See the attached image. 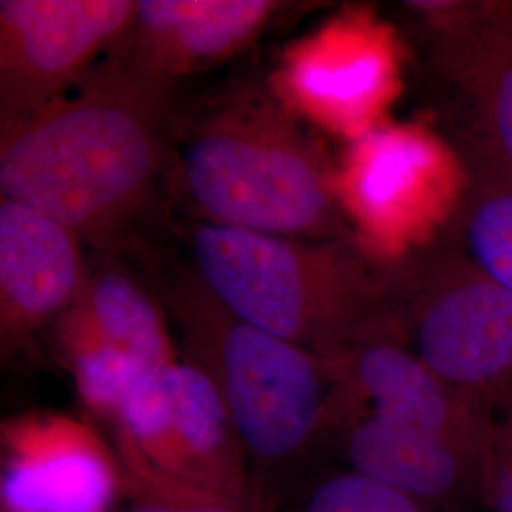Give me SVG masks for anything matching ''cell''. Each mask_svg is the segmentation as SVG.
I'll use <instances>...</instances> for the list:
<instances>
[{
	"label": "cell",
	"instance_id": "cell-9",
	"mask_svg": "<svg viewBox=\"0 0 512 512\" xmlns=\"http://www.w3.org/2000/svg\"><path fill=\"white\" fill-rule=\"evenodd\" d=\"M458 165L416 129L366 135L349 165L348 194L366 228L385 241L418 236L458 200Z\"/></svg>",
	"mask_w": 512,
	"mask_h": 512
},
{
	"label": "cell",
	"instance_id": "cell-20",
	"mask_svg": "<svg viewBox=\"0 0 512 512\" xmlns=\"http://www.w3.org/2000/svg\"><path fill=\"white\" fill-rule=\"evenodd\" d=\"M482 499L492 512H512V393L494 404Z\"/></svg>",
	"mask_w": 512,
	"mask_h": 512
},
{
	"label": "cell",
	"instance_id": "cell-10",
	"mask_svg": "<svg viewBox=\"0 0 512 512\" xmlns=\"http://www.w3.org/2000/svg\"><path fill=\"white\" fill-rule=\"evenodd\" d=\"M488 442L458 439L406 421L368 414L349 429V469L423 499L469 509L484 503Z\"/></svg>",
	"mask_w": 512,
	"mask_h": 512
},
{
	"label": "cell",
	"instance_id": "cell-8",
	"mask_svg": "<svg viewBox=\"0 0 512 512\" xmlns=\"http://www.w3.org/2000/svg\"><path fill=\"white\" fill-rule=\"evenodd\" d=\"M416 355L446 384L495 404L512 393V293L473 272L421 308Z\"/></svg>",
	"mask_w": 512,
	"mask_h": 512
},
{
	"label": "cell",
	"instance_id": "cell-3",
	"mask_svg": "<svg viewBox=\"0 0 512 512\" xmlns=\"http://www.w3.org/2000/svg\"><path fill=\"white\" fill-rule=\"evenodd\" d=\"M183 169L215 224L279 238L329 224L332 196L321 167L281 131L219 122L190 141Z\"/></svg>",
	"mask_w": 512,
	"mask_h": 512
},
{
	"label": "cell",
	"instance_id": "cell-17",
	"mask_svg": "<svg viewBox=\"0 0 512 512\" xmlns=\"http://www.w3.org/2000/svg\"><path fill=\"white\" fill-rule=\"evenodd\" d=\"M463 239L476 270L512 293V181L476 192L467 209Z\"/></svg>",
	"mask_w": 512,
	"mask_h": 512
},
{
	"label": "cell",
	"instance_id": "cell-14",
	"mask_svg": "<svg viewBox=\"0 0 512 512\" xmlns=\"http://www.w3.org/2000/svg\"><path fill=\"white\" fill-rule=\"evenodd\" d=\"M76 344L122 349L150 370L177 363L160 313L122 275H105L95 283L84 319L67 332V348Z\"/></svg>",
	"mask_w": 512,
	"mask_h": 512
},
{
	"label": "cell",
	"instance_id": "cell-2",
	"mask_svg": "<svg viewBox=\"0 0 512 512\" xmlns=\"http://www.w3.org/2000/svg\"><path fill=\"white\" fill-rule=\"evenodd\" d=\"M194 256L209 289L241 323L327 359L357 319V298L329 256L291 239L203 224Z\"/></svg>",
	"mask_w": 512,
	"mask_h": 512
},
{
	"label": "cell",
	"instance_id": "cell-21",
	"mask_svg": "<svg viewBox=\"0 0 512 512\" xmlns=\"http://www.w3.org/2000/svg\"><path fill=\"white\" fill-rule=\"evenodd\" d=\"M486 88V118L499 154L512 171V61L495 65Z\"/></svg>",
	"mask_w": 512,
	"mask_h": 512
},
{
	"label": "cell",
	"instance_id": "cell-19",
	"mask_svg": "<svg viewBox=\"0 0 512 512\" xmlns=\"http://www.w3.org/2000/svg\"><path fill=\"white\" fill-rule=\"evenodd\" d=\"M67 349L84 403L97 414L116 420L129 387L150 368L126 351L105 344H76Z\"/></svg>",
	"mask_w": 512,
	"mask_h": 512
},
{
	"label": "cell",
	"instance_id": "cell-1",
	"mask_svg": "<svg viewBox=\"0 0 512 512\" xmlns=\"http://www.w3.org/2000/svg\"><path fill=\"white\" fill-rule=\"evenodd\" d=\"M156 164L152 129L129 103L103 95L52 99L8 118L0 190L4 200L78 232L128 211Z\"/></svg>",
	"mask_w": 512,
	"mask_h": 512
},
{
	"label": "cell",
	"instance_id": "cell-12",
	"mask_svg": "<svg viewBox=\"0 0 512 512\" xmlns=\"http://www.w3.org/2000/svg\"><path fill=\"white\" fill-rule=\"evenodd\" d=\"M351 384L370 414L406 421L458 439L488 442L494 404L446 384L412 351L370 344L351 365Z\"/></svg>",
	"mask_w": 512,
	"mask_h": 512
},
{
	"label": "cell",
	"instance_id": "cell-11",
	"mask_svg": "<svg viewBox=\"0 0 512 512\" xmlns=\"http://www.w3.org/2000/svg\"><path fill=\"white\" fill-rule=\"evenodd\" d=\"M71 228L21 203H0V293L4 330H23L63 310L80 285Z\"/></svg>",
	"mask_w": 512,
	"mask_h": 512
},
{
	"label": "cell",
	"instance_id": "cell-6",
	"mask_svg": "<svg viewBox=\"0 0 512 512\" xmlns=\"http://www.w3.org/2000/svg\"><path fill=\"white\" fill-rule=\"evenodd\" d=\"M128 0H2V99L10 118L46 105L137 19Z\"/></svg>",
	"mask_w": 512,
	"mask_h": 512
},
{
	"label": "cell",
	"instance_id": "cell-16",
	"mask_svg": "<svg viewBox=\"0 0 512 512\" xmlns=\"http://www.w3.org/2000/svg\"><path fill=\"white\" fill-rule=\"evenodd\" d=\"M116 454L124 478L122 512H258L253 501H241L165 475L118 431Z\"/></svg>",
	"mask_w": 512,
	"mask_h": 512
},
{
	"label": "cell",
	"instance_id": "cell-4",
	"mask_svg": "<svg viewBox=\"0 0 512 512\" xmlns=\"http://www.w3.org/2000/svg\"><path fill=\"white\" fill-rule=\"evenodd\" d=\"M114 421L165 475L253 501L247 450L219 387L200 366L173 363L143 372Z\"/></svg>",
	"mask_w": 512,
	"mask_h": 512
},
{
	"label": "cell",
	"instance_id": "cell-5",
	"mask_svg": "<svg viewBox=\"0 0 512 512\" xmlns=\"http://www.w3.org/2000/svg\"><path fill=\"white\" fill-rule=\"evenodd\" d=\"M213 372L247 454L260 461L296 456L327 412L325 359L236 321L222 332Z\"/></svg>",
	"mask_w": 512,
	"mask_h": 512
},
{
	"label": "cell",
	"instance_id": "cell-22",
	"mask_svg": "<svg viewBox=\"0 0 512 512\" xmlns=\"http://www.w3.org/2000/svg\"><path fill=\"white\" fill-rule=\"evenodd\" d=\"M0 512H10V511H6V509H2V511H0Z\"/></svg>",
	"mask_w": 512,
	"mask_h": 512
},
{
	"label": "cell",
	"instance_id": "cell-18",
	"mask_svg": "<svg viewBox=\"0 0 512 512\" xmlns=\"http://www.w3.org/2000/svg\"><path fill=\"white\" fill-rule=\"evenodd\" d=\"M302 512H471L458 505L406 494L346 469L325 478Z\"/></svg>",
	"mask_w": 512,
	"mask_h": 512
},
{
	"label": "cell",
	"instance_id": "cell-15",
	"mask_svg": "<svg viewBox=\"0 0 512 512\" xmlns=\"http://www.w3.org/2000/svg\"><path fill=\"white\" fill-rule=\"evenodd\" d=\"M274 10L266 0H145L137 19L194 59L230 54Z\"/></svg>",
	"mask_w": 512,
	"mask_h": 512
},
{
	"label": "cell",
	"instance_id": "cell-7",
	"mask_svg": "<svg viewBox=\"0 0 512 512\" xmlns=\"http://www.w3.org/2000/svg\"><path fill=\"white\" fill-rule=\"evenodd\" d=\"M2 509L114 512L124 495L116 450L82 421L27 416L2 427Z\"/></svg>",
	"mask_w": 512,
	"mask_h": 512
},
{
	"label": "cell",
	"instance_id": "cell-13",
	"mask_svg": "<svg viewBox=\"0 0 512 512\" xmlns=\"http://www.w3.org/2000/svg\"><path fill=\"white\" fill-rule=\"evenodd\" d=\"M391 73L384 38L340 29L298 59L294 86L302 101L330 122L357 129L387 101Z\"/></svg>",
	"mask_w": 512,
	"mask_h": 512
}]
</instances>
